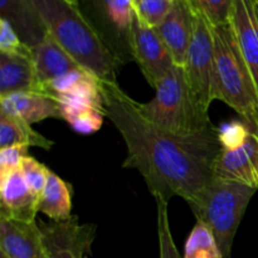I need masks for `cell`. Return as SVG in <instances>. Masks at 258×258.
Wrapping results in <instances>:
<instances>
[{
	"label": "cell",
	"instance_id": "obj_33",
	"mask_svg": "<svg viewBox=\"0 0 258 258\" xmlns=\"http://www.w3.org/2000/svg\"><path fill=\"white\" fill-rule=\"evenodd\" d=\"M85 258H87V257H85Z\"/></svg>",
	"mask_w": 258,
	"mask_h": 258
},
{
	"label": "cell",
	"instance_id": "obj_3",
	"mask_svg": "<svg viewBox=\"0 0 258 258\" xmlns=\"http://www.w3.org/2000/svg\"><path fill=\"white\" fill-rule=\"evenodd\" d=\"M214 75L212 97L233 108L249 123L258 115V92L231 23L213 25Z\"/></svg>",
	"mask_w": 258,
	"mask_h": 258
},
{
	"label": "cell",
	"instance_id": "obj_30",
	"mask_svg": "<svg viewBox=\"0 0 258 258\" xmlns=\"http://www.w3.org/2000/svg\"><path fill=\"white\" fill-rule=\"evenodd\" d=\"M252 4H253L254 14H256V18H257V22H258V0H252Z\"/></svg>",
	"mask_w": 258,
	"mask_h": 258
},
{
	"label": "cell",
	"instance_id": "obj_27",
	"mask_svg": "<svg viewBox=\"0 0 258 258\" xmlns=\"http://www.w3.org/2000/svg\"><path fill=\"white\" fill-rule=\"evenodd\" d=\"M0 53L7 54H33L32 48L22 42L18 33L8 20L0 18Z\"/></svg>",
	"mask_w": 258,
	"mask_h": 258
},
{
	"label": "cell",
	"instance_id": "obj_9",
	"mask_svg": "<svg viewBox=\"0 0 258 258\" xmlns=\"http://www.w3.org/2000/svg\"><path fill=\"white\" fill-rule=\"evenodd\" d=\"M38 226L49 258H85L96 236L95 224L81 223L77 216Z\"/></svg>",
	"mask_w": 258,
	"mask_h": 258
},
{
	"label": "cell",
	"instance_id": "obj_31",
	"mask_svg": "<svg viewBox=\"0 0 258 258\" xmlns=\"http://www.w3.org/2000/svg\"><path fill=\"white\" fill-rule=\"evenodd\" d=\"M0 258H9V257H8L7 254L3 253V252H0Z\"/></svg>",
	"mask_w": 258,
	"mask_h": 258
},
{
	"label": "cell",
	"instance_id": "obj_32",
	"mask_svg": "<svg viewBox=\"0 0 258 258\" xmlns=\"http://www.w3.org/2000/svg\"><path fill=\"white\" fill-rule=\"evenodd\" d=\"M70 2H72V3H76V4H78V3H80V0H70Z\"/></svg>",
	"mask_w": 258,
	"mask_h": 258
},
{
	"label": "cell",
	"instance_id": "obj_8",
	"mask_svg": "<svg viewBox=\"0 0 258 258\" xmlns=\"http://www.w3.org/2000/svg\"><path fill=\"white\" fill-rule=\"evenodd\" d=\"M131 50L149 85L155 90L164 76L174 66L173 58L155 27L146 24L133 9Z\"/></svg>",
	"mask_w": 258,
	"mask_h": 258
},
{
	"label": "cell",
	"instance_id": "obj_19",
	"mask_svg": "<svg viewBox=\"0 0 258 258\" xmlns=\"http://www.w3.org/2000/svg\"><path fill=\"white\" fill-rule=\"evenodd\" d=\"M38 212L45 214L50 221H64L72 217V185L50 169L38 202Z\"/></svg>",
	"mask_w": 258,
	"mask_h": 258
},
{
	"label": "cell",
	"instance_id": "obj_11",
	"mask_svg": "<svg viewBox=\"0 0 258 258\" xmlns=\"http://www.w3.org/2000/svg\"><path fill=\"white\" fill-rule=\"evenodd\" d=\"M214 178L237 181L258 190V140L249 133L242 145L222 148L214 163Z\"/></svg>",
	"mask_w": 258,
	"mask_h": 258
},
{
	"label": "cell",
	"instance_id": "obj_5",
	"mask_svg": "<svg viewBox=\"0 0 258 258\" xmlns=\"http://www.w3.org/2000/svg\"><path fill=\"white\" fill-rule=\"evenodd\" d=\"M257 189L237 181L213 178L189 206L197 222L211 229L223 258H232L237 229Z\"/></svg>",
	"mask_w": 258,
	"mask_h": 258
},
{
	"label": "cell",
	"instance_id": "obj_25",
	"mask_svg": "<svg viewBox=\"0 0 258 258\" xmlns=\"http://www.w3.org/2000/svg\"><path fill=\"white\" fill-rule=\"evenodd\" d=\"M22 171L30 191L37 198H40V194L44 190L45 183H47L49 169L44 164L39 163L34 156L29 155L23 161Z\"/></svg>",
	"mask_w": 258,
	"mask_h": 258
},
{
	"label": "cell",
	"instance_id": "obj_15",
	"mask_svg": "<svg viewBox=\"0 0 258 258\" xmlns=\"http://www.w3.org/2000/svg\"><path fill=\"white\" fill-rule=\"evenodd\" d=\"M229 23L258 92V22L252 0H233Z\"/></svg>",
	"mask_w": 258,
	"mask_h": 258
},
{
	"label": "cell",
	"instance_id": "obj_23",
	"mask_svg": "<svg viewBox=\"0 0 258 258\" xmlns=\"http://www.w3.org/2000/svg\"><path fill=\"white\" fill-rule=\"evenodd\" d=\"M156 203V223H158L159 248L160 258H181L174 242L171 233L170 221H169V201L160 194H154Z\"/></svg>",
	"mask_w": 258,
	"mask_h": 258
},
{
	"label": "cell",
	"instance_id": "obj_20",
	"mask_svg": "<svg viewBox=\"0 0 258 258\" xmlns=\"http://www.w3.org/2000/svg\"><path fill=\"white\" fill-rule=\"evenodd\" d=\"M18 145L35 146L49 151L54 143L33 130L32 125L23 118L0 111V149Z\"/></svg>",
	"mask_w": 258,
	"mask_h": 258
},
{
	"label": "cell",
	"instance_id": "obj_12",
	"mask_svg": "<svg viewBox=\"0 0 258 258\" xmlns=\"http://www.w3.org/2000/svg\"><path fill=\"white\" fill-rule=\"evenodd\" d=\"M39 198L30 191L22 168L0 171V217L34 223Z\"/></svg>",
	"mask_w": 258,
	"mask_h": 258
},
{
	"label": "cell",
	"instance_id": "obj_14",
	"mask_svg": "<svg viewBox=\"0 0 258 258\" xmlns=\"http://www.w3.org/2000/svg\"><path fill=\"white\" fill-rule=\"evenodd\" d=\"M0 111L18 116L30 125L47 118L62 120V106L59 101L53 96L37 91L0 96Z\"/></svg>",
	"mask_w": 258,
	"mask_h": 258
},
{
	"label": "cell",
	"instance_id": "obj_26",
	"mask_svg": "<svg viewBox=\"0 0 258 258\" xmlns=\"http://www.w3.org/2000/svg\"><path fill=\"white\" fill-rule=\"evenodd\" d=\"M233 0H190L193 7L203 13L213 25L229 20Z\"/></svg>",
	"mask_w": 258,
	"mask_h": 258
},
{
	"label": "cell",
	"instance_id": "obj_1",
	"mask_svg": "<svg viewBox=\"0 0 258 258\" xmlns=\"http://www.w3.org/2000/svg\"><path fill=\"white\" fill-rule=\"evenodd\" d=\"M103 111L125 141V169H135L149 190L170 201L180 197L190 206L214 178V163L222 150L218 128L196 135H176L151 122L140 102L117 82L100 81Z\"/></svg>",
	"mask_w": 258,
	"mask_h": 258
},
{
	"label": "cell",
	"instance_id": "obj_17",
	"mask_svg": "<svg viewBox=\"0 0 258 258\" xmlns=\"http://www.w3.org/2000/svg\"><path fill=\"white\" fill-rule=\"evenodd\" d=\"M0 18L8 20L22 42L32 49L49 34L30 0H0Z\"/></svg>",
	"mask_w": 258,
	"mask_h": 258
},
{
	"label": "cell",
	"instance_id": "obj_22",
	"mask_svg": "<svg viewBox=\"0 0 258 258\" xmlns=\"http://www.w3.org/2000/svg\"><path fill=\"white\" fill-rule=\"evenodd\" d=\"M184 258H223L211 229L197 222L184 246Z\"/></svg>",
	"mask_w": 258,
	"mask_h": 258
},
{
	"label": "cell",
	"instance_id": "obj_28",
	"mask_svg": "<svg viewBox=\"0 0 258 258\" xmlns=\"http://www.w3.org/2000/svg\"><path fill=\"white\" fill-rule=\"evenodd\" d=\"M219 141L223 149H234L246 141L249 135V128L243 121H234V122L226 123L218 128Z\"/></svg>",
	"mask_w": 258,
	"mask_h": 258
},
{
	"label": "cell",
	"instance_id": "obj_6",
	"mask_svg": "<svg viewBox=\"0 0 258 258\" xmlns=\"http://www.w3.org/2000/svg\"><path fill=\"white\" fill-rule=\"evenodd\" d=\"M82 14L121 63L133 59L131 0H80Z\"/></svg>",
	"mask_w": 258,
	"mask_h": 258
},
{
	"label": "cell",
	"instance_id": "obj_10",
	"mask_svg": "<svg viewBox=\"0 0 258 258\" xmlns=\"http://www.w3.org/2000/svg\"><path fill=\"white\" fill-rule=\"evenodd\" d=\"M196 10L190 0H174L163 22L156 27L174 64L184 66L194 33Z\"/></svg>",
	"mask_w": 258,
	"mask_h": 258
},
{
	"label": "cell",
	"instance_id": "obj_18",
	"mask_svg": "<svg viewBox=\"0 0 258 258\" xmlns=\"http://www.w3.org/2000/svg\"><path fill=\"white\" fill-rule=\"evenodd\" d=\"M39 87L33 54L0 53V96L37 91Z\"/></svg>",
	"mask_w": 258,
	"mask_h": 258
},
{
	"label": "cell",
	"instance_id": "obj_16",
	"mask_svg": "<svg viewBox=\"0 0 258 258\" xmlns=\"http://www.w3.org/2000/svg\"><path fill=\"white\" fill-rule=\"evenodd\" d=\"M33 60L39 83L38 92L47 83L75 71L85 70L50 34H48L40 44L33 48Z\"/></svg>",
	"mask_w": 258,
	"mask_h": 258
},
{
	"label": "cell",
	"instance_id": "obj_2",
	"mask_svg": "<svg viewBox=\"0 0 258 258\" xmlns=\"http://www.w3.org/2000/svg\"><path fill=\"white\" fill-rule=\"evenodd\" d=\"M48 33L100 81L117 82L122 63L102 42L80 9L70 0H30Z\"/></svg>",
	"mask_w": 258,
	"mask_h": 258
},
{
	"label": "cell",
	"instance_id": "obj_24",
	"mask_svg": "<svg viewBox=\"0 0 258 258\" xmlns=\"http://www.w3.org/2000/svg\"><path fill=\"white\" fill-rule=\"evenodd\" d=\"M174 0H135L133 9L151 27H158L170 10Z\"/></svg>",
	"mask_w": 258,
	"mask_h": 258
},
{
	"label": "cell",
	"instance_id": "obj_21",
	"mask_svg": "<svg viewBox=\"0 0 258 258\" xmlns=\"http://www.w3.org/2000/svg\"><path fill=\"white\" fill-rule=\"evenodd\" d=\"M62 120L67 121L71 127L80 134H92L101 128L103 117H106L103 108L85 103H60Z\"/></svg>",
	"mask_w": 258,
	"mask_h": 258
},
{
	"label": "cell",
	"instance_id": "obj_29",
	"mask_svg": "<svg viewBox=\"0 0 258 258\" xmlns=\"http://www.w3.org/2000/svg\"><path fill=\"white\" fill-rule=\"evenodd\" d=\"M29 156L28 146H10L0 149V171H10L22 168L24 159Z\"/></svg>",
	"mask_w": 258,
	"mask_h": 258
},
{
	"label": "cell",
	"instance_id": "obj_4",
	"mask_svg": "<svg viewBox=\"0 0 258 258\" xmlns=\"http://www.w3.org/2000/svg\"><path fill=\"white\" fill-rule=\"evenodd\" d=\"M140 108L151 122L176 135H196L214 127L209 110L194 97L183 66L174 64L156 86L153 100L140 102Z\"/></svg>",
	"mask_w": 258,
	"mask_h": 258
},
{
	"label": "cell",
	"instance_id": "obj_7",
	"mask_svg": "<svg viewBox=\"0 0 258 258\" xmlns=\"http://www.w3.org/2000/svg\"><path fill=\"white\" fill-rule=\"evenodd\" d=\"M194 10H196L194 33L189 45L185 64L183 67L194 97L204 108L209 110L213 102L212 97L214 75L213 24L203 13L196 8Z\"/></svg>",
	"mask_w": 258,
	"mask_h": 258
},
{
	"label": "cell",
	"instance_id": "obj_13",
	"mask_svg": "<svg viewBox=\"0 0 258 258\" xmlns=\"http://www.w3.org/2000/svg\"><path fill=\"white\" fill-rule=\"evenodd\" d=\"M0 252L9 258H49L37 223L0 217Z\"/></svg>",
	"mask_w": 258,
	"mask_h": 258
}]
</instances>
